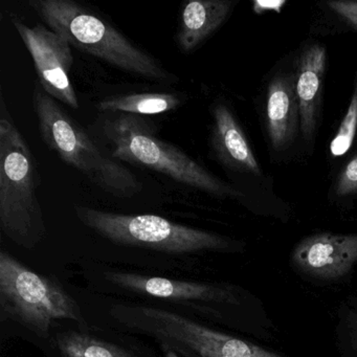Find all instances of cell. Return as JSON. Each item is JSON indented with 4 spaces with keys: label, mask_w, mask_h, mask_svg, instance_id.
<instances>
[{
    "label": "cell",
    "mask_w": 357,
    "mask_h": 357,
    "mask_svg": "<svg viewBox=\"0 0 357 357\" xmlns=\"http://www.w3.org/2000/svg\"><path fill=\"white\" fill-rule=\"evenodd\" d=\"M36 158L0 96V227L18 245L33 248L45 236Z\"/></svg>",
    "instance_id": "obj_1"
},
{
    "label": "cell",
    "mask_w": 357,
    "mask_h": 357,
    "mask_svg": "<svg viewBox=\"0 0 357 357\" xmlns=\"http://www.w3.org/2000/svg\"><path fill=\"white\" fill-rule=\"evenodd\" d=\"M45 24L73 47L122 72L158 82H174L153 56L133 45L103 18L73 0H31Z\"/></svg>",
    "instance_id": "obj_2"
},
{
    "label": "cell",
    "mask_w": 357,
    "mask_h": 357,
    "mask_svg": "<svg viewBox=\"0 0 357 357\" xmlns=\"http://www.w3.org/2000/svg\"><path fill=\"white\" fill-rule=\"evenodd\" d=\"M33 104L41 137L64 162L110 195L129 198L139 193L141 183L137 176L105 153L39 82L35 86Z\"/></svg>",
    "instance_id": "obj_3"
},
{
    "label": "cell",
    "mask_w": 357,
    "mask_h": 357,
    "mask_svg": "<svg viewBox=\"0 0 357 357\" xmlns=\"http://www.w3.org/2000/svg\"><path fill=\"white\" fill-rule=\"evenodd\" d=\"M104 137L119 160L166 175L188 187L216 197H239L241 193L204 168L178 148L155 137L149 123L132 114L104 120Z\"/></svg>",
    "instance_id": "obj_4"
},
{
    "label": "cell",
    "mask_w": 357,
    "mask_h": 357,
    "mask_svg": "<svg viewBox=\"0 0 357 357\" xmlns=\"http://www.w3.org/2000/svg\"><path fill=\"white\" fill-rule=\"evenodd\" d=\"M110 314L128 331L150 336L181 357H282L181 313L148 305L118 304Z\"/></svg>",
    "instance_id": "obj_5"
},
{
    "label": "cell",
    "mask_w": 357,
    "mask_h": 357,
    "mask_svg": "<svg viewBox=\"0 0 357 357\" xmlns=\"http://www.w3.org/2000/svg\"><path fill=\"white\" fill-rule=\"evenodd\" d=\"M79 220L102 237L124 245L169 254H194L229 250L227 238L204 229L172 222L155 215H123L76 206Z\"/></svg>",
    "instance_id": "obj_6"
},
{
    "label": "cell",
    "mask_w": 357,
    "mask_h": 357,
    "mask_svg": "<svg viewBox=\"0 0 357 357\" xmlns=\"http://www.w3.org/2000/svg\"><path fill=\"white\" fill-rule=\"evenodd\" d=\"M0 305L3 313L39 336H47L59 319L83 321L76 301L56 282L0 252Z\"/></svg>",
    "instance_id": "obj_7"
},
{
    "label": "cell",
    "mask_w": 357,
    "mask_h": 357,
    "mask_svg": "<svg viewBox=\"0 0 357 357\" xmlns=\"http://www.w3.org/2000/svg\"><path fill=\"white\" fill-rule=\"evenodd\" d=\"M13 24L32 57L38 82L45 93L56 101L78 109L79 99L70 78L74 64L72 45L43 24L29 26L18 20H14Z\"/></svg>",
    "instance_id": "obj_8"
},
{
    "label": "cell",
    "mask_w": 357,
    "mask_h": 357,
    "mask_svg": "<svg viewBox=\"0 0 357 357\" xmlns=\"http://www.w3.org/2000/svg\"><path fill=\"white\" fill-rule=\"evenodd\" d=\"M106 278L121 289L135 294L160 298L202 308L204 304L238 305V296L227 286L199 282L148 277L123 271H109Z\"/></svg>",
    "instance_id": "obj_9"
},
{
    "label": "cell",
    "mask_w": 357,
    "mask_h": 357,
    "mask_svg": "<svg viewBox=\"0 0 357 357\" xmlns=\"http://www.w3.org/2000/svg\"><path fill=\"white\" fill-rule=\"evenodd\" d=\"M292 262L303 273L319 279L342 277L357 263V235L309 236L294 248Z\"/></svg>",
    "instance_id": "obj_10"
},
{
    "label": "cell",
    "mask_w": 357,
    "mask_h": 357,
    "mask_svg": "<svg viewBox=\"0 0 357 357\" xmlns=\"http://www.w3.org/2000/svg\"><path fill=\"white\" fill-rule=\"evenodd\" d=\"M211 146L221 164L231 170L260 174V166L252 148L227 105L217 103L213 107Z\"/></svg>",
    "instance_id": "obj_11"
},
{
    "label": "cell",
    "mask_w": 357,
    "mask_h": 357,
    "mask_svg": "<svg viewBox=\"0 0 357 357\" xmlns=\"http://www.w3.org/2000/svg\"><path fill=\"white\" fill-rule=\"evenodd\" d=\"M267 132L275 150L288 147L300 127V109L292 75L273 79L267 89Z\"/></svg>",
    "instance_id": "obj_12"
},
{
    "label": "cell",
    "mask_w": 357,
    "mask_h": 357,
    "mask_svg": "<svg viewBox=\"0 0 357 357\" xmlns=\"http://www.w3.org/2000/svg\"><path fill=\"white\" fill-rule=\"evenodd\" d=\"M231 0H192L181 10L176 45L183 54L195 52L229 18Z\"/></svg>",
    "instance_id": "obj_13"
},
{
    "label": "cell",
    "mask_w": 357,
    "mask_h": 357,
    "mask_svg": "<svg viewBox=\"0 0 357 357\" xmlns=\"http://www.w3.org/2000/svg\"><path fill=\"white\" fill-rule=\"evenodd\" d=\"M325 68V47L312 45L303 52L296 79V93L300 109V128L305 139H312L317 128V109Z\"/></svg>",
    "instance_id": "obj_14"
},
{
    "label": "cell",
    "mask_w": 357,
    "mask_h": 357,
    "mask_svg": "<svg viewBox=\"0 0 357 357\" xmlns=\"http://www.w3.org/2000/svg\"><path fill=\"white\" fill-rule=\"evenodd\" d=\"M183 99L175 93H133L108 98L100 102L99 109L132 116H152L176 109Z\"/></svg>",
    "instance_id": "obj_15"
},
{
    "label": "cell",
    "mask_w": 357,
    "mask_h": 357,
    "mask_svg": "<svg viewBox=\"0 0 357 357\" xmlns=\"http://www.w3.org/2000/svg\"><path fill=\"white\" fill-rule=\"evenodd\" d=\"M56 342L64 357H133L120 347L77 332L58 334Z\"/></svg>",
    "instance_id": "obj_16"
},
{
    "label": "cell",
    "mask_w": 357,
    "mask_h": 357,
    "mask_svg": "<svg viewBox=\"0 0 357 357\" xmlns=\"http://www.w3.org/2000/svg\"><path fill=\"white\" fill-rule=\"evenodd\" d=\"M357 131V81L351 97L348 110L340 123L335 137L330 144V152L334 158H340L350 150Z\"/></svg>",
    "instance_id": "obj_17"
},
{
    "label": "cell",
    "mask_w": 357,
    "mask_h": 357,
    "mask_svg": "<svg viewBox=\"0 0 357 357\" xmlns=\"http://www.w3.org/2000/svg\"><path fill=\"white\" fill-rule=\"evenodd\" d=\"M357 192V155L340 173L335 185L336 195L340 197L352 195Z\"/></svg>",
    "instance_id": "obj_18"
},
{
    "label": "cell",
    "mask_w": 357,
    "mask_h": 357,
    "mask_svg": "<svg viewBox=\"0 0 357 357\" xmlns=\"http://www.w3.org/2000/svg\"><path fill=\"white\" fill-rule=\"evenodd\" d=\"M328 7L340 16L349 26L357 30V1L355 0H335L328 1Z\"/></svg>",
    "instance_id": "obj_19"
},
{
    "label": "cell",
    "mask_w": 357,
    "mask_h": 357,
    "mask_svg": "<svg viewBox=\"0 0 357 357\" xmlns=\"http://www.w3.org/2000/svg\"><path fill=\"white\" fill-rule=\"evenodd\" d=\"M285 3V1H255L254 10L257 13H260L261 11H271V10L280 13Z\"/></svg>",
    "instance_id": "obj_20"
}]
</instances>
